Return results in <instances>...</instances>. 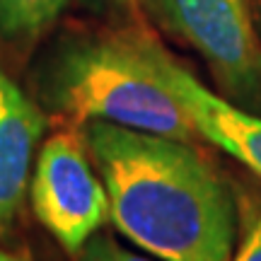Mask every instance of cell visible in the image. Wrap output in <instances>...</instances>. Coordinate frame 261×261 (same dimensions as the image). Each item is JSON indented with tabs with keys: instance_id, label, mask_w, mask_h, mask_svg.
<instances>
[{
	"instance_id": "1",
	"label": "cell",
	"mask_w": 261,
	"mask_h": 261,
	"mask_svg": "<svg viewBox=\"0 0 261 261\" xmlns=\"http://www.w3.org/2000/svg\"><path fill=\"white\" fill-rule=\"evenodd\" d=\"M80 138L126 240L160 261H232L237 201L191 143L107 121L80 123Z\"/></svg>"
},
{
	"instance_id": "2",
	"label": "cell",
	"mask_w": 261,
	"mask_h": 261,
	"mask_svg": "<svg viewBox=\"0 0 261 261\" xmlns=\"http://www.w3.org/2000/svg\"><path fill=\"white\" fill-rule=\"evenodd\" d=\"M160 54L138 29L65 39L41 63V102L77 126L107 121L191 143L198 130L162 75Z\"/></svg>"
},
{
	"instance_id": "3",
	"label": "cell",
	"mask_w": 261,
	"mask_h": 261,
	"mask_svg": "<svg viewBox=\"0 0 261 261\" xmlns=\"http://www.w3.org/2000/svg\"><path fill=\"white\" fill-rule=\"evenodd\" d=\"M169 27L203 56L223 97L261 114V39L249 0H158Z\"/></svg>"
},
{
	"instance_id": "4",
	"label": "cell",
	"mask_w": 261,
	"mask_h": 261,
	"mask_svg": "<svg viewBox=\"0 0 261 261\" xmlns=\"http://www.w3.org/2000/svg\"><path fill=\"white\" fill-rule=\"evenodd\" d=\"M29 198L39 223L70 254L107 223L109 196L92 172L80 130H61L41 145Z\"/></svg>"
},
{
	"instance_id": "5",
	"label": "cell",
	"mask_w": 261,
	"mask_h": 261,
	"mask_svg": "<svg viewBox=\"0 0 261 261\" xmlns=\"http://www.w3.org/2000/svg\"><path fill=\"white\" fill-rule=\"evenodd\" d=\"M160 68L191 116L198 136L211 140L261 177V114L247 112L230 99L211 92L165 48L160 54Z\"/></svg>"
},
{
	"instance_id": "6",
	"label": "cell",
	"mask_w": 261,
	"mask_h": 261,
	"mask_svg": "<svg viewBox=\"0 0 261 261\" xmlns=\"http://www.w3.org/2000/svg\"><path fill=\"white\" fill-rule=\"evenodd\" d=\"M46 119L0 65V232H5L29 189L32 162Z\"/></svg>"
},
{
	"instance_id": "7",
	"label": "cell",
	"mask_w": 261,
	"mask_h": 261,
	"mask_svg": "<svg viewBox=\"0 0 261 261\" xmlns=\"http://www.w3.org/2000/svg\"><path fill=\"white\" fill-rule=\"evenodd\" d=\"M68 0H0V37L12 44L34 41L63 12Z\"/></svg>"
},
{
	"instance_id": "8",
	"label": "cell",
	"mask_w": 261,
	"mask_h": 261,
	"mask_svg": "<svg viewBox=\"0 0 261 261\" xmlns=\"http://www.w3.org/2000/svg\"><path fill=\"white\" fill-rule=\"evenodd\" d=\"M232 261H261V203L244 208Z\"/></svg>"
},
{
	"instance_id": "9",
	"label": "cell",
	"mask_w": 261,
	"mask_h": 261,
	"mask_svg": "<svg viewBox=\"0 0 261 261\" xmlns=\"http://www.w3.org/2000/svg\"><path fill=\"white\" fill-rule=\"evenodd\" d=\"M75 261H152V259H145L140 254L130 252V249H126L119 242H114L112 237H107V234L94 232L75 252Z\"/></svg>"
},
{
	"instance_id": "10",
	"label": "cell",
	"mask_w": 261,
	"mask_h": 261,
	"mask_svg": "<svg viewBox=\"0 0 261 261\" xmlns=\"http://www.w3.org/2000/svg\"><path fill=\"white\" fill-rule=\"evenodd\" d=\"M0 261H27V259L19 256V254H12V252H0Z\"/></svg>"
},
{
	"instance_id": "11",
	"label": "cell",
	"mask_w": 261,
	"mask_h": 261,
	"mask_svg": "<svg viewBox=\"0 0 261 261\" xmlns=\"http://www.w3.org/2000/svg\"><path fill=\"white\" fill-rule=\"evenodd\" d=\"M116 3H145V0H116Z\"/></svg>"
}]
</instances>
